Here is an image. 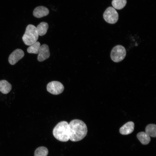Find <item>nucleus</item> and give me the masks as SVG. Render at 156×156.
Listing matches in <instances>:
<instances>
[{"label":"nucleus","mask_w":156,"mask_h":156,"mask_svg":"<svg viewBox=\"0 0 156 156\" xmlns=\"http://www.w3.org/2000/svg\"><path fill=\"white\" fill-rule=\"evenodd\" d=\"M49 13V9L43 6H39L36 8L33 12L34 16L39 18L47 16Z\"/></svg>","instance_id":"obj_9"},{"label":"nucleus","mask_w":156,"mask_h":156,"mask_svg":"<svg viewBox=\"0 0 156 156\" xmlns=\"http://www.w3.org/2000/svg\"><path fill=\"white\" fill-rule=\"evenodd\" d=\"M47 91L54 95H58L62 93L64 87L60 82L57 81H53L48 83L47 85Z\"/></svg>","instance_id":"obj_6"},{"label":"nucleus","mask_w":156,"mask_h":156,"mask_svg":"<svg viewBox=\"0 0 156 156\" xmlns=\"http://www.w3.org/2000/svg\"><path fill=\"white\" fill-rule=\"evenodd\" d=\"M146 133L150 136L155 138L156 137V125L154 124L148 125L145 128Z\"/></svg>","instance_id":"obj_14"},{"label":"nucleus","mask_w":156,"mask_h":156,"mask_svg":"<svg viewBox=\"0 0 156 156\" xmlns=\"http://www.w3.org/2000/svg\"><path fill=\"white\" fill-rule=\"evenodd\" d=\"M38 54L37 59L39 62L43 61L48 58L50 53L48 45L44 44L40 46Z\"/></svg>","instance_id":"obj_8"},{"label":"nucleus","mask_w":156,"mask_h":156,"mask_svg":"<svg viewBox=\"0 0 156 156\" xmlns=\"http://www.w3.org/2000/svg\"><path fill=\"white\" fill-rule=\"evenodd\" d=\"M126 54L125 48L120 45H117L113 48L111 50L110 57L112 60L115 62H118L122 60Z\"/></svg>","instance_id":"obj_4"},{"label":"nucleus","mask_w":156,"mask_h":156,"mask_svg":"<svg viewBox=\"0 0 156 156\" xmlns=\"http://www.w3.org/2000/svg\"><path fill=\"white\" fill-rule=\"evenodd\" d=\"M36 27L38 35L42 36L46 33L49 27V25L47 23L42 22L39 23Z\"/></svg>","instance_id":"obj_12"},{"label":"nucleus","mask_w":156,"mask_h":156,"mask_svg":"<svg viewBox=\"0 0 156 156\" xmlns=\"http://www.w3.org/2000/svg\"><path fill=\"white\" fill-rule=\"evenodd\" d=\"M134 124L132 121L128 122L123 125L119 129L120 134L127 135L131 133L134 130Z\"/></svg>","instance_id":"obj_10"},{"label":"nucleus","mask_w":156,"mask_h":156,"mask_svg":"<svg viewBox=\"0 0 156 156\" xmlns=\"http://www.w3.org/2000/svg\"><path fill=\"white\" fill-rule=\"evenodd\" d=\"M103 18L107 23L114 24L118 19V14L116 10L112 7L107 8L103 14Z\"/></svg>","instance_id":"obj_5"},{"label":"nucleus","mask_w":156,"mask_h":156,"mask_svg":"<svg viewBox=\"0 0 156 156\" xmlns=\"http://www.w3.org/2000/svg\"><path fill=\"white\" fill-rule=\"evenodd\" d=\"M38 36L36 27L33 25L29 24L26 27L22 40L25 44L30 46L37 42Z\"/></svg>","instance_id":"obj_3"},{"label":"nucleus","mask_w":156,"mask_h":156,"mask_svg":"<svg viewBox=\"0 0 156 156\" xmlns=\"http://www.w3.org/2000/svg\"><path fill=\"white\" fill-rule=\"evenodd\" d=\"M53 133L54 137L60 141H68L69 140L68 123L65 121L60 122L54 128Z\"/></svg>","instance_id":"obj_2"},{"label":"nucleus","mask_w":156,"mask_h":156,"mask_svg":"<svg viewBox=\"0 0 156 156\" xmlns=\"http://www.w3.org/2000/svg\"><path fill=\"white\" fill-rule=\"evenodd\" d=\"M69 140L77 142L83 139L86 135L88 129L86 124L79 119H74L68 124Z\"/></svg>","instance_id":"obj_1"},{"label":"nucleus","mask_w":156,"mask_h":156,"mask_svg":"<svg viewBox=\"0 0 156 156\" xmlns=\"http://www.w3.org/2000/svg\"><path fill=\"white\" fill-rule=\"evenodd\" d=\"M12 85L7 81L3 80L0 81V91L3 94L8 93L12 89Z\"/></svg>","instance_id":"obj_11"},{"label":"nucleus","mask_w":156,"mask_h":156,"mask_svg":"<svg viewBox=\"0 0 156 156\" xmlns=\"http://www.w3.org/2000/svg\"><path fill=\"white\" fill-rule=\"evenodd\" d=\"M48 153L47 148L44 146L38 148L35 151L34 156H47Z\"/></svg>","instance_id":"obj_17"},{"label":"nucleus","mask_w":156,"mask_h":156,"mask_svg":"<svg viewBox=\"0 0 156 156\" xmlns=\"http://www.w3.org/2000/svg\"><path fill=\"white\" fill-rule=\"evenodd\" d=\"M127 2V0H112V4L114 9L119 10L124 8Z\"/></svg>","instance_id":"obj_15"},{"label":"nucleus","mask_w":156,"mask_h":156,"mask_svg":"<svg viewBox=\"0 0 156 156\" xmlns=\"http://www.w3.org/2000/svg\"><path fill=\"white\" fill-rule=\"evenodd\" d=\"M137 137L141 143L143 145L148 144L151 141L150 136L145 132H139L137 134Z\"/></svg>","instance_id":"obj_13"},{"label":"nucleus","mask_w":156,"mask_h":156,"mask_svg":"<svg viewBox=\"0 0 156 156\" xmlns=\"http://www.w3.org/2000/svg\"><path fill=\"white\" fill-rule=\"evenodd\" d=\"M24 56L23 51L20 49H16L14 50L9 55L8 61L12 65L16 64Z\"/></svg>","instance_id":"obj_7"},{"label":"nucleus","mask_w":156,"mask_h":156,"mask_svg":"<svg viewBox=\"0 0 156 156\" xmlns=\"http://www.w3.org/2000/svg\"><path fill=\"white\" fill-rule=\"evenodd\" d=\"M40 47V44L39 42H36L28 47L27 51L29 53L37 54Z\"/></svg>","instance_id":"obj_16"}]
</instances>
